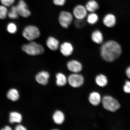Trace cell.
I'll use <instances>...</instances> for the list:
<instances>
[{
  "label": "cell",
  "mask_w": 130,
  "mask_h": 130,
  "mask_svg": "<svg viewBox=\"0 0 130 130\" xmlns=\"http://www.w3.org/2000/svg\"><path fill=\"white\" fill-rule=\"evenodd\" d=\"M122 48L117 42L108 40L101 45L100 55L102 59L107 62H111L117 59L121 56Z\"/></svg>",
  "instance_id": "1"
},
{
  "label": "cell",
  "mask_w": 130,
  "mask_h": 130,
  "mask_svg": "<svg viewBox=\"0 0 130 130\" xmlns=\"http://www.w3.org/2000/svg\"><path fill=\"white\" fill-rule=\"evenodd\" d=\"M21 49L26 54L31 56H36L44 53L45 49L43 45L34 41L29 42L23 45Z\"/></svg>",
  "instance_id": "2"
},
{
  "label": "cell",
  "mask_w": 130,
  "mask_h": 130,
  "mask_svg": "<svg viewBox=\"0 0 130 130\" xmlns=\"http://www.w3.org/2000/svg\"><path fill=\"white\" fill-rule=\"evenodd\" d=\"M22 35L24 39L28 41H34L39 38L41 32L38 27L31 24L24 27L22 30Z\"/></svg>",
  "instance_id": "3"
},
{
  "label": "cell",
  "mask_w": 130,
  "mask_h": 130,
  "mask_svg": "<svg viewBox=\"0 0 130 130\" xmlns=\"http://www.w3.org/2000/svg\"><path fill=\"white\" fill-rule=\"evenodd\" d=\"M74 18L72 13L66 11L60 12L58 17V23L62 28L68 29L73 23Z\"/></svg>",
  "instance_id": "4"
},
{
  "label": "cell",
  "mask_w": 130,
  "mask_h": 130,
  "mask_svg": "<svg viewBox=\"0 0 130 130\" xmlns=\"http://www.w3.org/2000/svg\"><path fill=\"white\" fill-rule=\"evenodd\" d=\"M102 102L104 108L108 111L115 112L120 108V104L117 101L110 96H104Z\"/></svg>",
  "instance_id": "5"
},
{
  "label": "cell",
  "mask_w": 130,
  "mask_h": 130,
  "mask_svg": "<svg viewBox=\"0 0 130 130\" xmlns=\"http://www.w3.org/2000/svg\"><path fill=\"white\" fill-rule=\"evenodd\" d=\"M59 50L62 56L68 57L72 56L74 51V45L70 42L65 41L61 43Z\"/></svg>",
  "instance_id": "6"
},
{
  "label": "cell",
  "mask_w": 130,
  "mask_h": 130,
  "mask_svg": "<svg viewBox=\"0 0 130 130\" xmlns=\"http://www.w3.org/2000/svg\"><path fill=\"white\" fill-rule=\"evenodd\" d=\"M68 81L71 87L78 88L80 87L84 84V79L83 77L79 73H73L68 77Z\"/></svg>",
  "instance_id": "7"
},
{
  "label": "cell",
  "mask_w": 130,
  "mask_h": 130,
  "mask_svg": "<svg viewBox=\"0 0 130 130\" xmlns=\"http://www.w3.org/2000/svg\"><path fill=\"white\" fill-rule=\"evenodd\" d=\"M88 12L85 6L78 5L74 8L72 13L75 19L84 20L87 17Z\"/></svg>",
  "instance_id": "8"
},
{
  "label": "cell",
  "mask_w": 130,
  "mask_h": 130,
  "mask_svg": "<svg viewBox=\"0 0 130 130\" xmlns=\"http://www.w3.org/2000/svg\"><path fill=\"white\" fill-rule=\"evenodd\" d=\"M16 6L19 16L24 18H27L31 15V12L24 0H20Z\"/></svg>",
  "instance_id": "9"
},
{
  "label": "cell",
  "mask_w": 130,
  "mask_h": 130,
  "mask_svg": "<svg viewBox=\"0 0 130 130\" xmlns=\"http://www.w3.org/2000/svg\"><path fill=\"white\" fill-rule=\"evenodd\" d=\"M60 44L57 38L51 36L48 37L45 41V45L47 47L52 51H56L59 50Z\"/></svg>",
  "instance_id": "10"
},
{
  "label": "cell",
  "mask_w": 130,
  "mask_h": 130,
  "mask_svg": "<svg viewBox=\"0 0 130 130\" xmlns=\"http://www.w3.org/2000/svg\"><path fill=\"white\" fill-rule=\"evenodd\" d=\"M67 69L73 73H78L81 72L83 69L82 63L77 60H70L67 63Z\"/></svg>",
  "instance_id": "11"
},
{
  "label": "cell",
  "mask_w": 130,
  "mask_h": 130,
  "mask_svg": "<svg viewBox=\"0 0 130 130\" xmlns=\"http://www.w3.org/2000/svg\"><path fill=\"white\" fill-rule=\"evenodd\" d=\"M90 39L95 44L101 45L104 42V36L101 30L96 29L92 31L90 35Z\"/></svg>",
  "instance_id": "12"
},
{
  "label": "cell",
  "mask_w": 130,
  "mask_h": 130,
  "mask_svg": "<svg viewBox=\"0 0 130 130\" xmlns=\"http://www.w3.org/2000/svg\"><path fill=\"white\" fill-rule=\"evenodd\" d=\"M102 22L105 27L111 28L114 27L116 23V19L113 14L109 13L104 16L102 19Z\"/></svg>",
  "instance_id": "13"
},
{
  "label": "cell",
  "mask_w": 130,
  "mask_h": 130,
  "mask_svg": "<svg viewBox=\"0 0 130 130\" xmlns=\"http://www.w3.org/2000/svg\"><path fill=\"white\" fill-rule=\"evenodd\" d=\"M50 77L49 73L45 71H42L37 75L36 79L37 82L43 85H46Z\"/></svg>",
  "instance_id": "14"
},
{
  "label": "cell",
  "mask_w": 130,
  "mask_h": 130,
  "mask_svg": "<svg viewBox=\"0 0 130 130\" xmlns=\"http://www.w3.org/2000/svg\"><path fill=\"white\" fill-rule=\"evenodd\" d=\"M87 24L92 26L95 25L99 22L100 17L96 12H89L85 19Z\"/></svg>",
  "instance_id": "15"
},
{
  "label": "cell",
  "mask_w": 130,
  "mask_h": 130,
  "mask_svg": "<svg viewBox=\"0 0 130 130\" xmlns=\"http://www.w3.org/2000/svg\"><path fill=\"white\" fill-rule=\"evenodd\" d=\"M89 102L92 105L95 106L100 104L102 101L101 96L98 92H91L89 95Z\"/></svg>",
  "instance_id": "16"
},
{
  "label": "cell",
  "mask_w": 130,
  "mask_h": 130,
  "mask_svg": "<svg viewBox=\"0 0 130 130\" xmlns=\"http://www.w3.org/2000/svg\"><path fill=\"white\" fill-rule=\"evenodd\" d=\"M85 6L89 12H96L100 7L98 3L95 0H89Z\"/></svg>",
  "instance_id": "17"
},
{
  "label": "cell",
  "mask_w": 130,
  "mask_h": 130,
  "mask_svg": "<svg viewBox=\"0 0 130 130\" xmlns=\"http://www.w3.org/2000/svg\"><path fill=\"white\" fill-rule=\"evenodd\" d=\"M53 119L55 123L56 124L58 125L62 124L65 120V116L64 113L60 110H57L54 113Z\"/></svg>",
  "instance_id": "18"
},
{
  "label": "cell",
  "mask_w": 130,
  "mask_h": 130,
  "mask_svg": "<svg viewBox=\"0 0 130 130\" xmlns=\"http://www.w3.org/2000/svg\"><path fill=\"white\" fill-rule=\"evenodd\" d=\"M95 82L98 86L104 87L107 85L108 81L107 77L105 75L100 74L97 75L95 77Z\"/></svg>",
  "instance_id": "19"
},
{
  "label": "cell",
  "mask_w": 130,
  "mask_h": 130,
  "mask_svg": "<svg viewBox=\"0 0 130 130\" xmlns=\"http://www.w3.org/2000/svg\"><path fill=\"white\" fill-rule=\"evenodd\" d=\"M56 84L59 87H62L66 85L67 79L64 74L61 73H58L56 76Z\"/></svg>",
  "instance_id": "20"
},
{
  "label": "cell",
  "mask_w": 130,
  "mask_h": 130,
  "mask_svg": "<svg viewBox=\"0 0 130 130\" xmlns=\"http://www.w3.org/2000/svg\"><path fill=\"white\" fill-rule=\"evenodd\" d=\"M22 115L17 112H12L10 114L9 122L11 123H20L22 121Z\"/></svg>",
  "instance_id": "21"
},
{
  "label": "cell",
  "mask_w": 130,
  "mask_h": 130,
  "mask_svg": "<svg viewBox=\"0 0 130 130\" xmlns=\"http://www.w3.org/2000/svg\"><path fill=\"white\" fill-rule=\"evenodd\" d=\"M19 16L16 6H11L9 11H8V17L12 20H15L19 17Z\"/></svg>",
  "instance_id": "22"
},
{
  "label": "cell",
  "mask_w": 130,
  "mask_h": 130,
  "mask_svg": "<svg viewBox=\"0 0 130 130\" xmlns=\"http://www.w3.org/2000/svg\"><path fill=\"white\" fill-rule=\"evenodd\" d=\"M18 26L15 23L13 22L8 23L6 26V30L9 34L14 35L17 33L18 30Z\"/></svg>",
  "instance_id": "23"
},
{
  "label": "cell",
  "mask_w": 130,
  "mask_h": 130,
  "mask_svg": "<svg viewBox=\"0 0 130 130\" xmlns=\"http://www.w3.org/2000/svg\"><path fill=\"white\" fill-rule=\"evenodd\" d=\"M8 98L13 101H17L19 98V94L18 91L15 89H11L8 92Z\"/></svg>",
  "instance_id": "24"
},
{
  "label": "cell",
  "mask_w": 130,
  "mask_h": 130,
  "mask_svg": "<svg viewBox=\"0 0 130 130\" xmlns=\"http://www.w3.org/2000/svg\"><path fill=\"white\" fill-rule=\"evenodd\" d=\"M73 24H74V27L76 29L80 30L84 28L86 26L87 23L85 19L79 20L75 19Z\"/></svg>",
  "instance_id": "25"
},
{
  "label": "cell",
  "mask_w": 130,
  "mask_h": 130,
  "mask_svg": "<svg viewBox=\"0 0 130 130\" xmlns=\"http://www.w3.org/2000/svg\"><path fill=\"white\" fill-rule=\"evenodd\" d=\"M8 12L7 7L3 5H0V20L6 19L8 17Z\"/></svg>",
  "instance_id": "26"
},
{
  "label": "cell",
  "mask_w": 130,
  "mask_h": 130,
  "mask_svg": "<svg viewBox=\"0 0 130 130\" xmlns=\"http://www.w3.org/2000/svg\"><path fill=\"white\" fill-rule=\"evenodd\" d=\"M1 1L3 5L7 7L12 6L15 2V0H1Z\"/></svg>",
  "instance_id": "27"
},
{
  "label": "cell",
  "mask_w": 130,
  "mask_h": 130,
  "mask_svg": "<svg viewBox=\"0 0 130 130\" xmlns=\"http://www.w3.org/2000/svg\"><path fill=\"white\" fill-rule=\"evenodd\" d=\"M66 0H53V2L55 5L63 6L66 4Z\"/></svg>",
  "instance_id": "28"
},
{
  "label": "cell",
  "mask_w": 130,
  "mask_h": 130,
  "mask_svg": "<svg viewBox=\"0 0 130 130\" xmlns=\"http://www.w3.org/2000/svg\"><path fill=\"white\" fill-rule=\"evenodd\" d=\"M123 90L126 93H130V82L126 81L125 84L123 87Z\"/></svg>",
  "instance_id": "29"
},
{
  "label": "cell",
  "mask_w": 130,
  "mask_h": 130,
  "mask_svg": "<svg viewBox=\"0 0 130 130\" xmlns=\"http://www.w3.org/2000/svg\"><path fill=\"white\" fill-rule=\"evenodd\" d=\"M15 129L16 130H26V129L22 125H19L16 126Z\"/></svg>",
  "instance_id": "30"
},
{
  "label": "cell",
  "mask_w": 130,
  "mask_h": 130,
  "mask_svg": "<svg viewBox=\"0 0 130 130\" xmlns=\"http://www.w3.org/2000/svg\"><path fill=\"white\" fill-rule=\"evenodd\" d=\"M126 74L127 77L130 79V66L128 67L126 71Z\"/></svg>",
  "instance_id": "31"
},
{
  "label": "cell",
  "mask_w": 130,
  "mask_h": 130,
  "mask_svg": "<svg viewBox=\"0 0 130 130\" xmlns=\"http://www.w3.org/2000/svg\"><path fill=\"white\" fill-rule=\"evenodd\" d=\"M2 129L4 130H12V129H11L10 127L8 126H6L5 127L4 129Z\"/></svg>",
  "instance_id": "32"
}]
</instances>
